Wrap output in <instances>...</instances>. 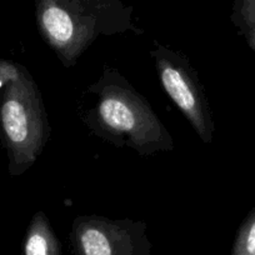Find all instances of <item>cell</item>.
I'll list each match as a JSON object with an SVG mask.
<instances>
[{
    "label": "cell",
    "mask_w": 255,
    "mask_h": 255,
    "mask_svg": "<svg viewBox=\"0 0 255 255\" xmlns=\"http://www.w3.org/2000/svg\"><path fill=\"white\" fill-rule=\"evenodd\" d=\"M80 120L98 138L140 156L171 151L174 140L148 100L118 69L105 65L97 82L85 89Z\"/></svg>",
    "instance_id": "obj_1"
},
{
    "label": "cell",
    "mask_w": 255,
    "mask_h": 255,
    "mask_svg": "<svg viewBox=\"0 0 255 255\" xmlns=\"http://www.w3.org/2000/svg\"><path fill=\"white\" fill-rule=\"evenodd\" d=\"M35 18L44 43L65 68L75 67L100 36L144 33L123 0H35Z\"/></svg>",
    "instance_id": "obj_2"
},
{
    "label": "cell",
    "mask_w": 255,
    "mask_h": 255,
    "mask_svg": "<svg viewBox=\"0 0 255 255\" xmlns=\"http://www.w3.org/2000/svg\"><path fill=\"white\" fill-rule=\"evenodd\" d=\"M0 135L8 151L9 173L21 175L34 165L50 138L43 97L30 73L0 61Z\"/></svg>",
    "instance_id": "obj_3"
},
{
    "label": "cell",
    "mask_w": 255,
    "mask_h": 255,
    "mask_svg": "<svg viewBox=\"0 0 255 255\" xmlns=\"http://www.w3.org/2000/svg\"><path fill=\"white\" fill-rule=\"evenodd\" d=\"M150 56L164 92L183 113L191 128L204 144L213 141L215 130L212 108L197 70L180 51L173 50L159 41H153Z\"/></svg>",
    "instance_id": "obj_4"
},
{
    "label": "cell",
    "mask_w": 255,
    "mask_h": 255,
    "mask_svg": "<svg viewBox=\"0 0 255 255\" xmlns=\"http://www.w3.org/2000/svg\"><path fill=\"white\" fill-rule=\"evenodd\" d=\"M70 242L77 255H150L144 222L80 215L73 222Z\"/></svg>",
    "instance_id": "obj_5"
},
{
    "label": "cell",
    "mask_w": 255,
    "mask_h": 255,
    "mask_svg": "<svg viewBox=\"0 0 255 255\" xmlns=\"http://www.w3.org/2000/svg\"><path fill=\"white\" fill-rule=\"evenodd\" d=\"M24 255H61V245L44 212L31 218L24 242Z\"/></svg>",
    "instance_id": "obj_6"
},
{
    "label": "cell",
    "mask_w": 255,
    "mask_h": 255,
    "mask_svg": "<svg viewBox=\"0 0 255 255\" xmlns=\"http://www.w3.org/2000/svg\"><path fill=\"white\" fill-rule=\"evenodd\" d=\"M233 24L255 51V0H233Z\"/></svg>",
    "instance_id": "obj_7"
},
{
    "label": "cell",
    "mask_w": 255,
    "mask_h": 255,
    "mask_svg": "<svg viewBox=\"0 0 255 255\" xmlns=\"http://www.w3.org/2000/svg\"><path fill=\"white\" fill-rule=\"evenodd\" d=\"M232 255H255V208L238 229Z\"/></svg>",
    "instance_id": "obj_8"
}]
</instances>
